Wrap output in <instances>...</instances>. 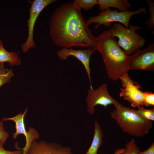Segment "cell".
Returning a JSON list of instances; mask_svg holds the SVG:
<instances>
[{"mask_svg": "<svg viewBox=\"0 0 154 154\" xmlns=\"http://www.w3.org/2000/svg\"><path fill=\"white\" fill-rule=\"evenodd\" d=\"M141 28L138 26L129 25L128 28L125 27L119 23H115L108 30L114 37H117L118 45L129 56L144 45L146 40L142 36L136 33Z\"/></svg>", "mask_w": 154, "mask_h": 154, "instance_id": "obj_4", "label": "cell"}, {"mask_svg": "<svg viewBox=\"0 0 154 154\" xmlns=\"http://www.w3.org/2000/svg\"><path fill=\"white\" fill-rule=\"evenodd\" d=\"M8 62L13 66H19L21 62L19 54L15 52H9L3 46V42L0 39V64Z\"/></svg>", "mask_w": 154, "mask_h": 154, "instance_id": "obj_15", "label": "cell"}, {"mask_svg": "<svg viewBox=\"0 0 154 154\" xmlns=\"http://www.w3.org/2000/svg\"><path fill=\"white\" fill-rule=\"evenodd\" d=\"M97 4L101 11H104L110 7L118 9L120 11L128 10L131 5L127 0H97Z\"/></svg>", "mask_w": 154, "mask_h": 154, "instance_id": "obj_13", "label": "cell"}, {"mask_svg": "<svg viewBox=\"0 0 154 154\" xmlns=\"http://www.w3.org/2000/svg\"><path fill=\"white\" fill-rule=\"evenodd\" d=\"M129 70H154V43L144 49L139 48L128 56Z\"/></svg>", "mask_w": 154, "mask_h": 154, "instance_id": "obj_6", "label": "cell"}, {"mask_svg": "<svg viewBox=\"0 0 154 154\" xmlns=\"http://www.w3.org/2000/svg\"><path fill=\"white\" fill-rule=\"evenodd\" d=\"M136 111L143 117L148 120L154 121V108L146 109L142 106L137 107Z\"/></svg>", "mask_w": 154, "mask_h": 154, "instance_id": "obj_20", "label": "cell"}, {"mask_svg": "<svg viewBox=\"0 0 154 154\" xmlns=\"http://www.w3.org/2000/svg\"><path fill=\"white\" fill-rule=\"evenodd\" d=\"M56 1V0H34L31 2L29 9V17L27 21L28 37L25 42L21 45L23 52H27L30 48L35 47L33 40V31L36 21L40 14L46 7Z\"/></svg>", "mask_w": 154, "mask_h": 154, "instance_id": "obj_8", "label": "cell"}, {"mask_svg": "<svg viewBox=\"0 0 154 154\" xmlns=\"http://www.w3.org/2000/svg\"><path fill=\"white\" fill-rule=\"evenodd\" d=\"M14 74L11 69L5 67L4 63L0 64V87L10 81Z\"/></svg>", "mask_w": 154, "mask_h": 154, "instance_id": "obj_16", "label": "cell"}, {"mask_svg": "<svg viewBox=\"0 0 154 154\" xmlns=\"http://www.w3.org/2000/svg\"><path fill=\"white\" fill-rule=\"evenodd\" d=\"M94 50L86 49L75 50L70 48H62L57 52L58 58L65 60L70 56H73L79 60L83 65L88 75L90 85V89H92L90 67V59L91 55L95 51Z\"/></svg>", "mask_w": 154, "mask_h": 154, "instance_id": "obj_12", "label": "cell"}, {"mask_svg": "<svg viewBox=\"0 0 154 154\" xmlns=\"http://www.w3.org/2000/svg\"><path fill=\"white\" fill-rule=\"evenodd\" d=\"M123 87L120 88L119 96L129 102L134 108L144 105L143 92L141 86L132 80L128 74L121 77Z\"/></svg>", "mask_w": 154, "mask_h": 154, "instance_id": "obj_7", "label": "cell"}, {"mask_svg": "<svg viewBox=\"0 0 154 154\" xmlns=\"http://www.w3.org/2000/svg\"><path fill=\"white\" fill-rule=\"evenodd\" d=\"M9 137V134L5 129L2 121H0V143L4 144Z\"/></svg>", "mask_w": 154, "mask_h": 154, "instance_id": "obj_22", "label": "cell"}, {"mask_svg": "<svg viewBox=\"0 0 154 154\" xmlns=\"http://www.w3.org/2000/svg\"><path fill=\"white\" fill-rule=\"evenodd\" d=\"M81 12L73 2L57 7L49 22V33L53 42L62 48L82 47L98 51L96 37L92 34Z\"/></svg>", "mask_w": 154, "mask_h": 154, "instance_id": "obj_1", "label": "cell"}, {"mask_svg": "<svg viewBox=\"0 0 154 154\" xmlns=\"http://www.w3.org/2000/svg\"><path fill=\"white\" fill-rule=\"evenodd\" d=\"M144 105L148 107L154 106V93L148 92H143Z\"/></svg>", "mask_w": 154, "mask_h": 154, "instance_id": "obj_21", "label": "cell"}, {"mask_svg": "<svg viewBox=\"0 0 154 154\" xmlns=\"http://www.w3.org/2000/svg\"><path fill=\"white\" fill-rule=\"evenodd\" d=\"M73 4L76 7L81 10H88L92 9L94 6L97 4V0H75Z\"/></svg>", "mask_w": 154, "mask_h": 154, "instance_id": "obj_17", "label": "cell"}, {"mask_svg": "<svg viewBox=\"0 0 154 154\" xmlns=\"http://www.w3.org/2000/svg\"><path fill=\"white\" fill-rule=\"evenodd\" d=\"M110 116L123 131L129 135L142 137L147 134L153 127L152 121L143 117L136 111L126 106L119 102Z\"/></svg>", "mask_w": 154, "mask_h": 154, "instance_id": "obj_3", "label": "cell"}, {"mask_svg": "<svg viewBox=\"0 0 154 154\" xmlns=\"http://www.w3.org/2000/svg\"><path fill=\"white\" fill-rule=\"evenodd\" d=\"M94 132L91 145L85 154H97L103 140V133L100 125L97 121L94 123Z\"/></svg>", "mask_w": 154, "mask_h": 154, "instance_id": "obj_14", "label": "cell"}, {"mask_svg": "<svg viewBox=\"0 0 154 154\" xmlns=\"http://www.w3.org/2000/svg\"><path fill=\"white\" fill-rule=\"evenodd\" d=\"M27 112V108H26L23 113L21 112L12 117L3 118L2 119V121H11L14 122L16 131L12 135L13 139H16L19 135L23 134L25 136V145L24 148H20L23 150L22 154H25L33 141L35 139H38L39 136L38 131L33 127H29L27 131L26 129L24 118Z\"/></svg>", "mask_w": 154, "mask_h": 154, "instance_id": "obj_10", "label": "cell"}, {"mask_svg": "<svg viewBox=\"0 0 154 154\" xmlns=\"http://www.w3.org/2000/svg\"><path fill=\"white\" fill-rule=\"evenodd\" d=\"M125 150L124 148H120L117 149L113 154H119L123 152Z\"/></svg>", "mask_w": 154, "mask_h": 154, "instance_id": "obj_25", "label": "cell"}, {"mask_svg": "<svg viewBox=\"0 0 154 154\" xmlns=\"http://www.w3.org/2000/svg\"><path fill=\"white\" fill-rule=\"evenodd\" d=\"M4 144L0 143V154H22L23 150L18 147V149L14 151H9L5 150L3 147Z\"/></svg>", "mask_w": 154, "mask_h": 154, "instance_id": "obj_23", "label": "cell"}, {"mask_svg": "<svg viewBox=\"0 0 154 154\" xmlns=\"http://www.w3.org/2000/svg\"><path fill=\"white\" fill-rule=\"evenodd\" d=\"M138 154H154V143H153L150 147L147 150L140 151Z\"/></svg>", "mask_w": 154, "mask_h": 154, "instance_id": "obj_24", "label": "cell"}, {"mask_svg": "<svg viewBox=\"0 0 154 154\" xmlns=\"http://www.w3.org/2000/svg\"><path fill=\"white\" fill-rule=\"evenodd\" d=\"M124 151L119 154H138L141 151L135 139L133 138L127 142L125 146Z\"/></svg>", "mask_w": 154, "mask_h": 154, "instance_id": "obj_18", "label": "cell"}, {"mask_svg": "<svg viewBox=\"0 0 154 154\" xmlns=\"http://www.w3.org/2000/svg\"><path fill=\"white\" fill-rule=\"evenodd\" d=\"M118 102L109 94L106 83L102 84L96 89H90L88 90L86 102L87 111L90 114L94 113V108L97 105H100L106 108L110 105L114 106Z\"/></svg>", "mask_w": 154, "mask_h": 154, "instance_id": "obj_9", "label": "cell"}, {"mask_svg": "<svg viewBox=\"0 0 154 154\" xmlns=\"http://www.w3.org/2000/svg\"><path fill=\"white\" fill-rule=\"evenodd\" d=\"M146 2L149 8L150 17L146 20L145 24L148 29H151L154 27V3L151 0H146Z\"/></svg>", "mask_w": 154, "mask_h": 154, "instance_id": "obj_19", "label": "cell"}, {"mask_svg": "<svg viewBox=\"0 0 154 154\" xmlns=\"http://www.w3.org/2000/svg\"><path fill=\"white\" fill-rule=\"evenodd\" d=\"M141 13L147 14V11L145 7H141L132 11L128 10L119 12L117 10H112L110 8H108L104 11L100 12L97 16L89 17L86 22L88 25L92 23L96 24L95 29L101 25L110 28L112 23L113 22H119L125 27L128 28L131 17L135 15Z\"/></svg>", "mask_w": 154, "mask_h": 154, "instance_id": "obj_5", "label": "cell"}, {"mask_svg": "<svg viewBox=\"0 0 154 154\" xmlns=\"http://www.w3.org/2000/svg\"><path fill=\"white\" fill-rule=\"evenodd\" d=\"M96 38L98 51L102 55L109 78L115 81L127 74L128 56L118 45L115 37L107 30Z\"/></svg>", "mask_w": 154, "mask_h": 154, "instance_id": "obj_2", "label": "cell"}, {"mask_svg": "<svg viewBox=\"0 0 154 154\" xmlns=\"http://www.w3.org/2000/svg\"><path fill=\"white\" fill-rule=\"evenodd\" d=\"M25 154H72L70 148L53 143L34 140Z\"/></svg>", "mask_w": 154, "mask_h": 154, "instance_id": "obj_11", "label": "cell"}]
</instances>
